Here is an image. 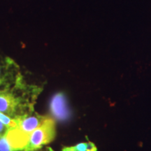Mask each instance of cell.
Returning <instances> with one entry per match:
<instances>
[{
	"mask_svg": "<svg viewBox=\"0 0 151 151\" xmlns=\"http://www.w3.org/2000/svg\"><path fill=\"white\" fill-rule=\"evenodd\" d=\"M55 135V120L51 117H48L30 134L29 141L23 151H38L43 146L51 143Z\"/></svg>",
	"mask_w": 151,
	"mask_h": 151,
	"instance_id": "cell-2",
	"label": "cell"
},
{
	"mask_svg": "<svg viewBox=\"0 0 151 151\" xmlns=\"http://www.w3.org/2000/svg\"><path fill=\"white\" fill-rule=\"evenodd\" d=\"M97 148L92 142L81 143L76 146L65 147L62 148V151H97Z\"/></svg>",
	"mask_w": 151,
	"mask_h": 151,
	"instance_id": "cell-6",
	"label": "cell"
},
{
	"mask_svg": "<svg viewBox=\"0 0 151 151\" xmlns=\"http://www.w3.org/2000/svg\"><path fill=\"white\" fill-rule=\"evenodd\" d=\"M21 74L16 62L8 57L0 58V90L14 84Z\"/></svg>",
	"mask_w": 151,
	"mask_h": 151,
	"instance_id": "cell-3",
	"label": "cell"
},
{
	"mask_svg": "<svg viewBox=\"0 0 151 151\" xmlns=\"http://www.w3.org/2000/svg\"><path fill=\"white\" fill-rule=\"evenodd\" d=\"M9 129V128L5 126L2 122H0V137L3 136L4 134H5L6 132H7V130Z\"/></svg>",
	"mask_w": 151,
	"mask_h": 151,
	"instance_id": "cell-9",
	"label": "cell"
},
{
	"mask_svg": "<svg viewBox=\"0 0 151 151\" xmlns=\"http://www.w3.org/2000/svg\"><path fill=\"white\" fill-rule=\"evenodd\" d=\"M48 118L47 116L39 114L35 111L34 112L20 116L15 119L19 128L24 133L30 135L36 129L41 126Z\"/></svg>",
	"mask_w": 151,
	"mask_h": 151,
	"instance_id": "cell-5",
	"label": "cell"
},
{
	"mask_svg": "<svg viewBox=\"0 0 151 151\" xmlns=\"http://www.w3.org/2000/svg\"><path fill=\"white\" fill-rule=\"evenodd\" d=\"M50 113L52 118L58 121H66L71 117V111L63 92H58L50 101Z\"/></svg>",
	"mask_w": 151,
	"mask_h": 151,
	"instance_id": "cell-4",
	"label": "cell"
},
{
	"mask_svg": "<svg viewBox=\"0 0 151 151\" xmlns=\"http://www.w3.org/2000/svg\"><path fill=\"white\" fill-rule=\"evenodd\" d=\"M0 122H2L9 129H12V128L18 127V124H17L16 120L15 119L6 116L1 112H0Z\"/></svg>",
	"mask_w": 151,
	"mask_h": 151,
	"instance_id": "cell-7",
	"label": "cell"
},
{
	"mask_svg": "<svg viewBox=\"0 0 151 151\" xmlns=\"http://www.w3.org/2000/svg\"><path fill=\"white\" fill-rule=\"evenodd\" d=\"M0 151H13L5 134L0 137Z\"/></svg>",
	"mask_w": 151,
	"mask_h": 151,
	"instance_id": "cell-8",
	"label": "cell"
},
{
	"mask_svg": "<svg viewBox=\"0 0 151 151\" xmlns=\"http://www.w3.org/2000/svg\"><path fill=\"white\" fill-rule=\"evenodd\" d=\"M43 88L29 84L21 74L14 84L0 90V112L16 119L35 111V104Z\"/></svg>",
	"mask_w": 151,
	"mask_h": 151,
	"instance_id": "cell-1",
	"label": "cell"
}]
</instances>
